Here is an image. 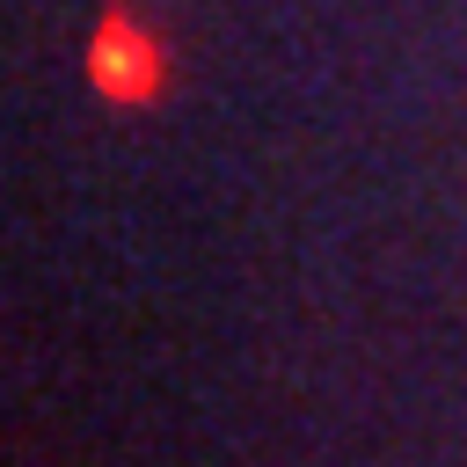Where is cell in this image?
I'll use <instances>...</instances> for the list:
<instances>
[{"label":"cell","instance_id":"cell-1","mask_svg":"<svg viewBox=\"0 0 467 467\" xmlns=\"http://www.w3.org/2000/svg\"><path fill=\"white\" fill-rule=\"evenodd\" d=\"M88 73H95L102 95L146 102V95L161 88V44H153L131 15H109V22L95 29V44H88Z\"/></svg>","mask_w":467,"mask_h":467}]
</instances>
